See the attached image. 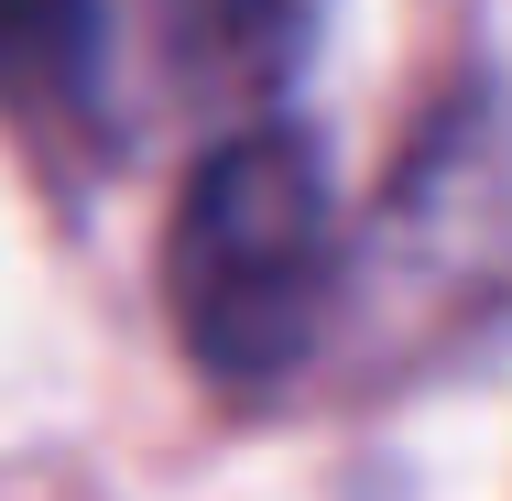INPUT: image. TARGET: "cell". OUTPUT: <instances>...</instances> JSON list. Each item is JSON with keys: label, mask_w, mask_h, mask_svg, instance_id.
Wrapping results in <instances>:
<instances>
[{"label": "cell", "mask_w": 512, "mask_h": 501, "mask_svg": "<svg viewBox=\"0 0 512 501\" xmlns=\"http://www.w3.org/2000/svg\"><path fill=\"white\" fill-rule=\"evenodd\" d=\"M164 305L218 393H273L316 360L338 305V197L306 131H229L186 175L164 229Z\"/></svg>", "instance_id": "6da1fadb"}, {"label": "cell", "mask_w": 512, "mask_h": 501, "mask_svg": "<svg viewBox=\"0 0 512 501\" xmlns=\"http://www.w3.org/2000/svg\"><path fill=\"white\" fill-rule=\"evenodd\" d=\"M0 99L66 142H120V0H0Z\"/></svg>", "instance_id": "7a4b0ae2"}, {"label": "cell", "mask_w": 512, "mask_h": 501, "mask_svg": "<svg viewBox=\"0 0 512 501\" xmlns=\"http://www.w3.org/2000/svg\"><path fill=\"white\" fill-rule=\"evenodd\" d=\"M186 99H218V88H273L284 55H295V0H142Z\"/></svg>", "instance_id": "3957f363"}]
</instances>
